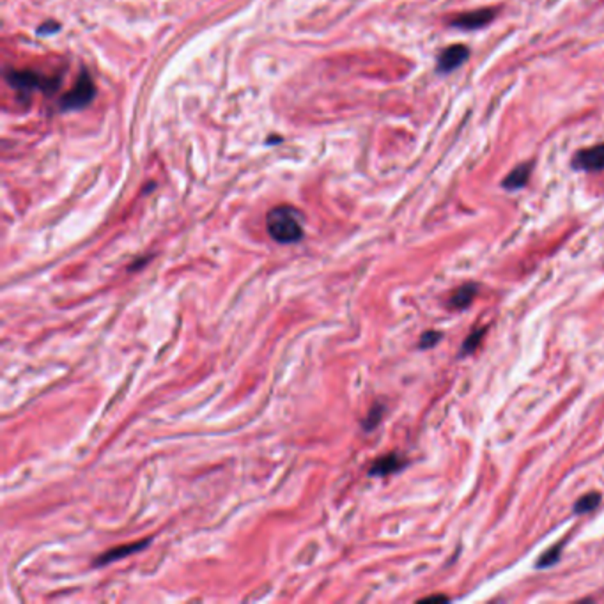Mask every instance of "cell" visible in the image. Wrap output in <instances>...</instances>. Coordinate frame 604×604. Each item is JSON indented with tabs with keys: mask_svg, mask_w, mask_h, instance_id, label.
Masks as SVG:
<instances>
[{
	"mask_svg": "<svg viewBox=\"0 0 604 604\" xmlns=\"http://www.w3.org/2000/svg\"><path fill=\"white\" fill-rule=\"evenodd\" d=\"M486 330H488V328H486V326L477 328V330H473L472 333H470V335L466 337V340H464L463 346H461L459 356H463V358H464V356L475 353L477 348H479V346H480V342H482V339H484Z\"/></svg>",
	"mask_w": 604,
	"mask_h": 604,
	"instance_id": "11",
	"label": "cell"
},
{
	"mask_svg": "<svg viewBox=\"0 0 604 604\" xmlns=\"http://www.w3.org/2000/svg\"><path fill=\"white\" fill-rule=\"evenodd\" d=\"M383 413H385V408H381L379 404L374 406L373 410H371V413L367 415V418H365V422H364L365 430L374 429V427H376L377 424H379V420H381V417H383Z\"/></svg>",
	"mask_w": 604,
	"mask_h": 604,
	"instance_id": "14",
	"label": "cell"
},
{
	"mask_svg": "<svg viewBox=\"0 0 604 604\" xmlns=\"http://www.w3.org/2000/svg\"><path fill=\"white\" fill-rule=\"evenodd\" d=\"M424 601H430V603H433V601H443V603H445V601H448V597L447 596H430V597H426Z\"/></svg>",
	"mask_w": 604,
	"mask_h": 604,
	"instance_id": "16",
	"label": "cell"
},
{
	"mask_svg": "<svg viewBox=\"0 0 604 604\" xmlns=\"http://www.w3.org/2000/svg\"><path fill=\"white\" fill-rule=\"evenodd\" d=\"M492 18H494L492 9H475V11H468V13H461L452 18L450 25L463 30H477L488 25L489 21H492Z\"/></svg>",
	"mask_w": 604,
	"mask_h": 604,
	"instance_id": "3",
	"label": "cell"
},
{
	"mask_svg": "<svg viewBox=\"0 0 604 604\" xmlns=\"http://www.w3.org/2000/svg\"><path fill=\"white\" fill-rule=\"evenodd\" d=\"M560 554H562V544H556L550 551H546V553H542L539 556L537 569H546V567L554 565L560 560Z\"/></svg>",
	"mask_w": 604,
	"mask_h": 604,
	"instance_id": "13",
	"label": "cell"
},
{
	"mask_svg": "<svg viewBox=\"0 0 604 604\" xmlns=\"http://www.w3.org/2000/svg\"><path fill=\"white\" fill-rule=\"evenodd\" d=\"M477 291H479V286H475V284H472V282H470V284H464V286H461L459 289H455V293L452 294L450 302L448 303H450L452 309L464 311V309H468V306H470V303L475 300Z\"/></svg>",
	"mask_w": 604,
	"mask_h": 604,
	"instance_id": "9",
	"label": "cell"
},
{
	"mask_svg": "<svg viewBox=\"0 0 604 604\" xmlns=\"http://www.w3.org/2000/svg\"><path fill=\"white\" fill-rule=\"evenodd\" d=\"M6 79L13 85V89H18V91L32 92L45 87V79H41L34 71H9Z\"/></svg>",
	"mask_w": 604,
	"mask_h": 604,
	"instance_id": "6",
	"label": "cell"
},
{
	"mask_svg": "<svg viewBox=\"0 0 604 604\" xmlns=\"http://www.w3.org/2000/svg\"><path fill=\"white\" fill-rule=\"evenodd\" d=\"M149 544V539H145V541H138V542H132V544H125V546H119V548H114V550H108L107 553H103L101 556L96 559V565H105V563H110V562H116L119 559H125L128 554L137 553V551L144 550L145 546Z\"/></svg>",
	"mask_w": 604,
	"mask_h": 604,
	"instance_id": "8",
	"label": "cell"
},
{
	"mask_svg": "<svg viewBox=\"0 0 604 604\" xmlns=\"http://www.w3.org/2000/svg\"><path fill=\"white\" fill-rule=\"evenodd\" d=\"M599 503H601L599 492H588V494H583V497L579 498V500L574 503V514L581 516V514L592 512L594 509H597V505Z\"/></svg>",
	"mask_w": 604,
	"mask_h": 604,
	"instance_id": "12",
	"label": "cell"
},
{
	"mask_svg": "<svg viewBox=\"0 0 604 604\" xmlns=\"http://www.w3.org/2000/svg\"><path fill=\"white\" fill-rule=\"evenodd\" d=\"M94 83H92L91 76L87 75V71H83L82 75H80L79 82L75 83V87L64 96L61 103H63L64 110H76V108H82L85 105H89V101L94 98Z\"/></svg>",
	"mask_w": 604,
	"mask_h": 604,
	"instance_id": "2",
	"label": "cell"
},
{
	"mask_svg": "<svg viewBox=\"0 0 604 604\" xmlns=\"http://www.w3.org/2000/svg\"><path fill=\"white\" fill-rule=\"evenodd\" d=\"M266 229L277 243H296L303 238L305 218L296 207L277 206L266 215Z\"/></svg>",
	"mask_w": 604,
	"mask_h": 604,
	"instance_id": "1",
	"label": "cell"
},
{
	"mask_svg": "<svg viewBox=\"0 0 604 604\" xmlns=\"http://www.w3.org/2000/svg\"><path fill=\"white\" fill-rule=\"evenodd\" d=\"M406 466V459L397 452H392V454H386L379 459H376L368 470V475L371 477H386L392 475V473L401 472L402 468Z\"/></svg>",
	"mask_w": 604,
	"mask_h": 604,
	"instance_id": "7",
	"label": "cell"
},
{
	"mask_svg": "<svg viewBox=\"0 0 604 604\" xmlns=\"http://www.w3.org/2000/svg\"><path fill=\"white\" fill-rule=\"evenodd\" d=\"M441 333H439V331H426V333H424L422 335V339H420V342H418V348L420 349H430V348H435L436 344L439 342V340H441Z\"/></svg>",
	"mask_w": 604,
	"mask_h": 604,
	"instance_id": "15",
	"label": "cell"
},
{
	"mask_svg": "<svg viewBox=\"0 0 604 604\" xmlns=\"http://www.w3.org/2000/svg\"><path fill=\"white\" fill-rule=\"evenodd\" d=\"M574 167L587 172H603L604 170V144L594 145L579 151L574 156Z\"/></svg>",
	"mask_w": 604,
	"mask_h": 604,
	"instance_id": "4",
	"label": "cell"
},
{
	"mask_svg": "<svg viewBox=\"0 0 604 604\" xmlns=\"http://www.w3.org/2000/svg\"><path fill=\"white\" fill-rule=\"evenodd\" d=\"M470 57V50H468L464 45H452L448 48L439 54L438 57V71L441 73H450V71L457 70L461 64L466 63V59Z\"/></svg>",
	"mask_w": 604,
	"mask_h": 604,
	"instance_id": "5",
	"label": "cell"
},
{
	"mask_svg": "<svg viewBox=\"0 0 604 604\" xmlns=\"http://www.w3.org/2000/svg\"><path fill=\"white\" fill-rule=\"evenodd\" d=\"M530 172H532V163H523V165L516 167L503 179V188H507V190H519V188H523L528 183Z\"/></svg>",
	"mask_w": 604,
	"mask_h": 604,
	"instance_id": "10",
	"label": "cell"
}]
</instances>
